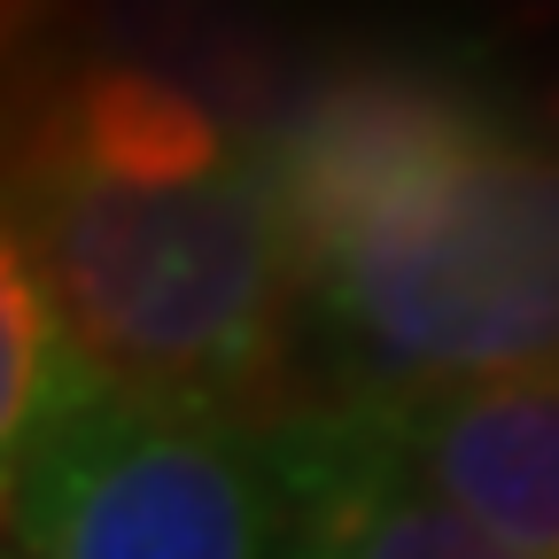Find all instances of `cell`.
Masks as SVG:
<instances>
[{"instance_id": "6da1fadb", "label": "cell", "mask_w": 559, "mask_h": 559, "mask_svg": "<svg viewBox=\"0 0 559 559\" xmlns=\"http://www.w3.org/2000/svg\"><path fill=\"white\" fill-rule=\"evenodd\" d=\"M326 396L559 366V132L428 55L311 70L264 140Z\"/></svg>"}, {"instance_id": "9c48e42d", "label": "cell", "mask_w": 559, "mask_h": 559, "mask_svg": "<svg viewBox=\"0 0 559 559\" xmlns=\"http://www.w3.org/2000/svg\"><path fill=\"white\" fill-rule=\"evenodd\" d=\"M536 117L559 132V55H551V70H544V94H536Z\"/></svg>"}, {"instance_id": "3957f363", "label": "cell", "mask_w": 559, "mask_h": 559, "mask_svg": "<svg viewBox=\"0 0 559 559\" xmlns=\"http://www.w3.org/2000/svg\"><path fill=\"white\" fill-rule=\"evenodd\" d=\"M9 559H288L272 419L86 389L9 451Z\"/></svg>"}, {"instance_id": "5b68a950", "label": "cell", "mask_w": 559, "mask_h": 559, "mask_svg": "<svg viewBox=\"0 0 559 559\" xmlns=\"http://www.w3.org/2000/svg\"><path fill=\"white\" fill-rule=\"evenodd\" d=\"M288 559H536L419 489L342 404L272 412Z\"/></svg>"}, {"instance_id": "ba28073f", "label": "cell", "mask_w": 559, "mask_h": 559, "mask_svg": "<svg viewBox=\"0 0 559 559\" xmlns=\"http://www.w3.org/2000/svg\"><path fill=\"white\" fill-rule=\"evenodd\" d=\"M481 9L513 32H559V0H481Z\"/></svg>"}, {"instance_id": "8992f818", "label": "cell", "mask_w": 559, "mask_h": 559, "mask_svg": "<svg viewBox=\"0 0 559 559\" xmlns=\"http://www.w3.org/2000/svg\"><path fill=\"white\" fill-rule=\"evenodd\" d=\"M86 16H94V55L140 62L202 94L249 140H272L296 94L311 86V70L288 55V32L257 0H86Z\"/></svg>"}, {"instance_id": "52a82bcc", "label": "cell", "mask_w": 559, "mask_h": 559, "mask_svg": "<svg viewBox=\"0 0 559 559\" xmlns=\"http://www.w3.org/2000/svg\"><path fill=\"white\" fill-rule=\"evenodd\" d=\"M102 381L109 373L79 349V334L62 326L39 264L9 241L0 249V459L24 451L47 419H62Z\"/></svg>"}, {"instance_id": "7a4b0ae2", "label": "cell", "mask_w": 559, "mask_h": 559, "mask_svg": "<svg viewBox=\"0 0 559 559\" xmlns=\"http://www.w3.org/2000/svg\"><path fill=\"white\" fill-rule=\"evenodd\" d=\"M9 241L117 389L257 419L288 381L304 334L272 156L156 70L86 55L32 102Z\"/></svg>"}, {"instance_id": "277c9868", "label": "cell", "mask_w": 559, "mask_h": 559, "mask_svg": "<svg viewBox=\"0 0 559 559\" xmlns=\"http://www.w3.org/2000/svg\"><path fill=\"white\" fill-rule=\"evenodd\" d=\"M326 404H342L443 506L536 559H559V366Z\"/></svg>"}]
</instances>
